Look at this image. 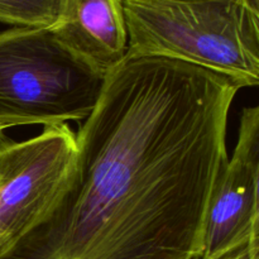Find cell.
Listing matches in <instances>:
<instances>
[{"label": "cell", "instance_id": "obj_7", "mask_svg": "<svg viewBox=\"0 0 259 259\" xmlns=\"http://www.w3.org/2000/svg\"><path fill=\"white\" fill-rule=\"evenodd\" d=\"M65 0H0V23L15 28H53Z\"/></svg>", "mask_w": 259, "mask_h": 259}, {"label": "cell", "instance_id": "obj_10", "mask_svg": "<svg viewBox=\"0 0 259 259\" xmlns=\"http://www.w3.org/2000/svg\"><path fill=\"white\" fill-rule=\"evenodd\" d=\"M232 2L240 3V4L247 5V7L252 8V9H254V10H257V12H259V0H232Z\"/></svg>", "mask_w": 259, "mask_h": 259}, {"label": "cell", "instance_id": "obj_6", "mask_svg": "<svg viewBox=\"0 0 259 259\" xmlns=\"http://www.w3.org/2000/svg\"><path fill=\"white\" fill-rule=\"evenodd\" d=\"M50 29L62 45L105 76L126 56L121 0H65L60 22Z\"/></svg>", "mask_w": 259, "mask_h": 259}, {"label": "cell", "instance_id": "obj_4", "mask_svg": "<svg viewBox=\"0 0 259 259\" xmlns=\"http://www.w3.org/2000/svg\"><path fill=\"white\" fill-rule=\"evenodd\" d=\"M76 157V133L67 124L3 152L0 171V255L46 217L62 192Z\"/></svg>", "mask_w": 259, "mask_h": 259}, {"label": "cell", "instance_id": "obj_9", "mask_svg": "<svg viewBox=\"0 0 259 259\" xmlns=\"http://www.w3.org/2000/svg\"><path fill=\"white\" fill-rule=\"evenodd\" d=\"M13 143H14V141H13V139H10L9 137L5 136L4 131H2V129H0V153H2L3 151H5L8 147L12 146Z\"/></svg>", "mask_w": 259, "mask_h": 259}, {"label": "cell", "instance_id": "obj_1", "mask_svg": "<svg viewBox=\"0 0 259 259\" xmlns=\"http://www.w3.org/2000/svg\"><path fill=\"white\" fill-rule=\"evenodd\" d=\"M240 89L184 61L125 56L76 133L61 195L0 259H200Z\"/></svg>", "mask_w": 259, "mask_h": 259}, {"label": "cell", "instance_id": "obj_3", "mask_svg": "<svg viewBox=\"0 0 259 259\" xmlns=\"http://www.w3.org/2000/svg\"><path fill=\"white\" fill-rule=\"evenodd\" d=\"M106 76L68 50L48 28L0 32V129L85 120Z\"/></svg>", "mask_w": 259, "mask_h": 259}, {"label": "cell", "instance_id": "obj_11", "mask_svg": "<svg viewBox=\"0 0 259 259\" xmlns=\"http://www.w3.org/2000/svg\"><path fill=\"white\" fill-rule=\"evenodd\" d=\"M4 152V151H3ZM3 152L0 153V171H2V163H3Z\"/></svg>", "mask_w": 259, "mask_h": 259}, {"label": "cell", "instance_id": "obj_8", "mask_svg": "<svg viewBox=\"0 0 259 259\" xmlns=\"http://www.w3.org/2000/svg\"><path fill=\"white\" fill-rule=\"evenodd\" d=\"M219 259H259V235L253 237L244 247Z\"/></svg>", "mask_w": 259, "mask_h": 259}, {"label": "cell", "instance_id": "obj_5", "mask_svg": "<svg viewBox=\"0 0 259 259\" xmlns=\"http://www.w3.org/2000/svg\"><path fill=\"white\" fill-rule=\"evenodd\" d=\"M259 106L244 108L232 158L220 171L207 206L200 259H219L259 235Z\"/></svg>", "mask_w": 259, "mask_h": 259}, {"label": "cell", "instance_id": "obj_2", "mask_svg": "<svg viewBox=\"0 0 259 259\" xmlns=\"http://www.w3.org/2000/svg\"><path fill=\"white\" fill-rule=\"evenodd\" d=\"M129 57L184 61L259 82V12L232 0H121Z\"/></svg>", "mask_w": 259, "mask_h": 259}]
</instances>
